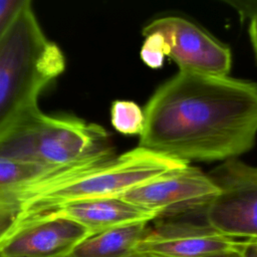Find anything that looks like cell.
<instances>
[{
    "mask_svg": "<svg viewBox=\"0 0 257 257\" xmlns=\"http://www.w3.org/2000/svg\"><path fill=\"white\" fill-rule=\"evenodd\" d=\"M116 156L99 124L32 109L0 135V159L51 167L83 164Z\"/></svg>",
    "mask_w": 257,
    "mask_h": 257,
    "instance_id": "obj_3",
    "label": "cell"
},
{
    "mask_svg": "<svg viewBox=\"0 0 257 257\" xmlns=\"http://www.w3.org/2000/svg\"><path fill=\"white\" fill-rule=\"evenodd\" d=\"M145 37L146 40L141 49V58L148 66L159 68L163 65L165 57L169 55V46L160 33H150Z\"/></svg>",
    "mask_w": 257,
    "mask_h": 257,
    "instance_id": "obj_13",
    "label": "cell"
},
{
    "mask_svg": "<svg viewBox=\"0 0 257 257\" xmlns=\"http://www.w3.org/2000/svg\"><path fill=\"white\" fill-rule=\"evenodd\" d=\"M160 33L169 46V57L180 71L207 75H228L232 57L230 49L193 22L180 16L155 19L143 34Z\"/></svg>",
    "mask_w": 257,
    "mask_h": 257,
    "instance_id": "obj_7",
    "label": "cell"
},
{
    "mask_svg": "<svg viewBox=\"0 0 257 257\" xmlns=\"http://www.w3.org/2000/svg\"><path fill=\"white\" fill-rule=\"evenodd\" d=\"M187 166L188 162L137 147L85 174L51 185L32 196L21 206L10 235L29 223L49 216L64 205L119 197L136 187Z\"/></svg>",
    "mask_w": 257,
    "mask_h": 257,
    "instance_id": "obj_4",
    "label": "cell"
},
{
    "mask_svg": "<svg viewBox=\"0 0 257 257\" xmlns=\"http://www.w3.org/2000/svg\"><path fill=\"white\" fill-rule=\"evenodd\" d=\"M226 3L235 8L242 19H251L257 11V1H226Z\"/></svg>",
    "mask_w": 257,
    "mask_h": 257,
    "instance_id": "obj_15",
    "label": "cell"
},
{
    "mask_svg": "<svg viewBox=\"0 0 257 257\" xmlns=\"http://www.w3.org/2000/svg\"><path fill=\"white\" fill-rule=\"evenodd\" d=\"M25 0H0V35Z\"/></svg>",
    "mask_w": 257,
    "mask_h": 257,
    "instance_id": "obj_14",
    "label": "cell"
},
{
    "mask_svg": "<svg viewBox=\"0 0 257 257\" xmlns=\"http://www.w3.org/2000/svg\"><path fill=\"white\" fill-rule=\"evenodd\" d=\"M208 176L219 192L204 210L207 224L232 238L257 239V167L232 159Z\"/></svg>",
    "mask_w": 257,
    "mask_h": 257,
    "instance_id": "obj_5",
    "label": "cell"
},
{
    "mask_svg": "<svg viewBox=\"0 0 257 257\" xmlns=\"http://www.w3.org/2000/svg\"><path fill=\"white\" fill-rule=\"evenodd\" d=\"M112 126L123 135H142L145 126L144 110L134 101L115 100L111 104Z\"/></svg>",
    "mask_w": 257,
    "mask_h": 257,
    "instance_id": "obj_12",
    "label": "cell"
},
{
    "mask_svg": "<svg viewBox=\"0 0 257 257\" xmlns=\"http://www.w3.org/2000/svg\"><path fill=\"white\" fill-rule=\"evenodd\" d=\"M242 246L240 248H237V249H232V250L220 252V253L213 254V255H210V256H207V257H243L242 256Z\"/></svg>",
    "mask_w": 257,
    "mask_h": 257,
    "instance_id": "obj_18",
    "label": "cell"
},
{
    "mask_svg": "<svg viewBox=\"0 0 257 257\" xmlns=\"http://www.w3.org/2000/svg\"><path fill=\"white\" fill-rule=\"evenodd\" d=\"M148 224L133 223L93 234L80 242L67 257H130L147 234Z\"/></svg>",
    "mask_w": 257,
    "mask_h": 257,
    "instance_id": "obj_11",
    "label": "cell"
},
{
    "mask_svg": "<svg viewBox=\"0 0 257 257\" xmlns=\"http://www.w3.org/2000/svg\"><path fill=\"white\" fill-rule=\"evenodd\" d=\"M0 257H4V256H2V255H1V254H0Z\"/></svg>",
    "mask_w": 257,
    "mask_h": 257,
    "instance_id": "obj_21",
    "label": "cell"
},
{
    "mask_svg": "<svg viewBox=\"0 0 257 257\" xmlns=\"http://www.w3.org/2000/svg\"><path fill=\"white\" fill-rule=\"evenodd\" d=\"M156 220L157 224L149 227L136 252L163 257H207L240 248L245 240L224 235L206 221L197 223L184 218Z\"/></svg>",
    "mask_w": 257,
    "mask_h": 257,
    "instance_id": "obj_8",
    "label": "cell"
},
{
    "mask_svg": "<svg viewBox=\"0 0 257 257\" xmlns=\"http://www.w3.org/2000/svg\"><path fill=\"white\" fill-rule=\"evenodd\" d=\"M253 241H254V243H255V245H256V250H257V239H252Z\"/></svg>",
    "mask_w": 257,
    "mask_h": 257,
    "instance_id": "obj_20",
    "label": "cell"
},
{
    "mask_svg": "<svg viewBox=\"0 0 257 257\" xmlns=\"http://www.w3.org/2000/svg\"><path fill=\"white\" fill-rule=\"evenodd\" d=\"M242 256L243 257H257L256 245L252 239H245L242 246Z\"/></svg>",
    "mask_w": 257,
    "mask_h": 257,
    "instance_id": "obj_17",
    "label": "cell"
},
{
    "mask_svg": "<svg viewBox=\"0 0 257 257\" xmlns=\"http://www.w3.org/2000/svg\"><path fill=\"white\" fill-rule=\"evenodd\" d=\"M91 234L78 223L49 216L12 233L1 245L4 257H67Z\"/></svg>",
    "mask_w": 257,
    "mask_h": 257,
    "instance_id": "obj_9",
    "label": "cell"
},
{
    "mask_svg": "<svg viewBox=\"0 0 257 257\" xmlns=\"http://www.w3.org/2000/svg\"><path fill=\"white\" fill-rule=\"evenodd\" d=\"M64 69L62 50L25 0L0 35V135L38 107L40 93Z\"/></svg>",
    "mask_w": 257,
    "mask_h": 257,
    "instance_id": "obj_2",
    "label": "cell"
},
{
    "mask_svg": "<svg viewBox=\"0 0 257 257\" xmlns=\"http://www.w3.org/2000/svg\"><path fill=\"white\" fill-rule=\"evenodd\" d=\"M249 34L251 38V43L257 58V11L254 16L250 19V27H249Z\"/></svg>",
    "mask_w": 257,
    "mask_h": 257,
    "instance_id": "obj_16",
    "label": "cell"
},
{
    "mask_svg": "<svg viewBox=\"0 0 257 257\" xmlns=\"http://www.w3.org/2000/svg\"><path fill=\"white\" fill-rule=\"evenodd\" d=\"M219 192L210 177L187 166L136 187L119 198L154 212L158 219L184 218L202 214Z\"/></svg>",
    "mask_w": 257,
    "mask_h": 257,
    "instance_id": "obj_6",
    "label": "cell"
},
{
    "mask_svg": "<svg viewBox=\"0 0 257 257\" xmlns=\"http://www.w3.org/2000/svg\"><path fill=\"white\" fill-rule=\"evenodd\" d=\"M130 257H163L160 255H156V254H152V253H142V252H136L134 253L132 256Z\"/></svg>",
    "mask_w": 257,
    "mask_h": 257,
    "instance_id": "obj_19",
    "label": "cell"
},
{
    "mask_svg": "<svg viewBox=\"0 0 257 257\" xmlns=\"http://www.w3.org/2000/svg\"><path fill=\"white\" fill-rule=\"evenodd\" d=\"M49 216H58L74 221L91 235L127 224L149 223L158 219L156 213L119 197L73 202L62 206Z\"/></svg>",
    "mask_w": 257,
    "mask_h": 257,
    "instance_id": "obj_10",
    "label": "cell"
},
{
    "mask_svg": "<svg viewBox=\"0 0 257 257\" xmlns=\"http://www.w3.org/2000/svg\"><path fill=\"white\" fill-rule=\"evenodd\" d=\"M139 147L185 162L232 160L257 137V83L179 71L151 96Z\"/></svg>",
    "mask_w": 257,
    "mask_h": 257,
    "instance_id": "obj_1",
    "label": "cell"
}]
</instances>
